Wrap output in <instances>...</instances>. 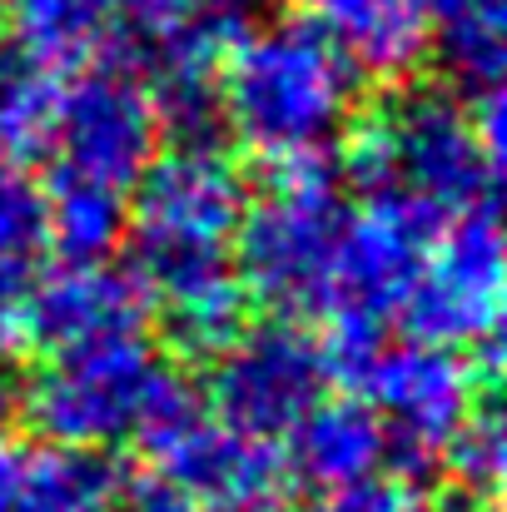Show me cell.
Wrapping results in <instances>:
<instances>
[{
  "label": "cell",
  "instance_id": "1",
  "mask_svg": "<svg viewBox=\"0 0 507 512\" xmlns=\"http://www.w3.org/2000/svg\"><path fill=\"white\" fill-rule=\"evenodd\" d=\"M358 100V70L309 20L249 30L219 70V125L264 160L324 155Z\"/></svg>",
  "mask_w": 507,
  "mask_h": 512
},
{
  "label": "cell",
  "instance_id": "2",
  "mask_svg": "<svg viewBox=\"0 0 507 512\" xmlns=\"http://www.w3.org/2000/svg\"><path fill=\"white\" fill-rule=\"evenodd\" d=\"M343 174L368 194H398L438 219L493 204L498 155L488 150L473 105L448 90H413L343 125Z\"/></svg>",
  "mask_w": 507,
  "mask_h": 512
},
{
  "label": "cell",
  "instance_id": "3",
  "mask_svg": "<svg viewBox=\"0 0 507 512\" xmlns=\"http://www.w3.org/2000/svg\"><path fill=\"white\" fill-rule=\"evenodd\" d=\"M343 219L324 155L269 160L264 194L244 204L234 229V274L244 294L269 304L279 319L324 314Z\"/></svg>",
  "mask_w": 507,
  "mask_h": 512
},
{
  "label": "cell",
  "instance_id": "4",
  "mask_svg": "<svg viewBox=\"0 0 507 512\" xmlns=\"http://www.w3.org/2000/svg\"><path fill=\"white\" fill-rule=\"evenodd\" d=\"M244 204V179L214 145H174L169 155H155L135 179V199L125 204L145 294L234 269L229 249Z\"/></svg>",
  "mask_w": 507,
  "mask_h": 512
},
{
  "label": "cell",
  "instance_id": "5",
  "mask_svg": "<svg viewBox=\"0 0 507 512\" xmlns=\"http://www.w3.org/2000/svg\"><path fill=\"white\" fill-rule=\"evenodd\" d=\"M160 373L165 363L150 353L145 334L50 353V363L20 383V413L45 443L105 453L135 438Z\"/></svg>",
  "mask_w": 507,
  "mask_h": 512
},
{
  "label": "cell",
  "instance_id": "6",
  "mask_svg": "<svg viewBox=\"0 0 507 512\" xmlns=\"http://www.w3.org/2000/svg\"><path fill=\"white\" fill-rule=\"evenodd\" d=\"M45 150L55 155V179L130 194L160 150V115L145 80L115 65L75 75L55 95Z\"/></svg>",
  "mask_w": 507,
  "mask_h": 512
},
{
  "label": "cell",
  "instance_id": "7",
  "mask_svg": "<svg viewBox=\"0 0 507 512\" xmlns=\"http://www.w3.org/2000/svg\"><path fill=\"white\" fill-rule=\"evenodd\" d=\"M503 274V234L493 204L453 214V224L433 234L398 314L423 343L493 348L503 319Z\"/></svg>",
  "mask_w": 507,
  "mask_h": 512
},
{
  "label": "cell",
  "instance_id": "8",
  "mask_svg": "<svg viewBox=\"0 0 507 512\" xmlns=\"http://www.w3.org/2000/svg\"><path fill=\"white\" fill-rule=\"evenodd\" d=\"M324 383H329V363L319 339H309L289 319H274L244 329L214 358L204 403L219 423L274 443L324 398Z\"/></svg>",
  "mask_w": 507,
  "mask_h": 512
},
{
  "label": "cell",
  "instance_id": "9",
  "mask_svg": "<svg viewBox=\"0 0 507 512\" xmlns=\"http://www.w3.org/2000/svg\"><path fill=\"white\" fill-rule=\"evenodd\" d=\"M358 388H368L373 398V413L388 433V458L408 468L438 463L443 443L483 403L478 368L458 348L423 339L403 343V348H378Z\"/></svg>",
  "mask_w": 507,
  "mask_h": 512
},
{
  "label": "cell",
  "instance_id": "10",
  "mask_svg": "<svg viewBox=\"0 0 507 512\" xmlns=\"http://www.w3.org/2000/svg\"><path fill=\"white\" fill-rule=\"evenodd\" d=\"M438 229L443 219L433 209L398 194L368 199V209L348 214L338 234L329 304H324L329 324H358L383 334V324L403 309Z\"/></svg>",
  "mask_w": 507,
  "mask_h": 512
},
{
  "label": "cell",
  "instance_id": "11",
  "mask_svg": "<svg viewBox=\"0 0 507 512\" xmlns=\"http://www.w3.org/2000/svg\"><path fill=\"white\" fill-rule=\"evenodd\" d=\"M145 324H150V294L140 274L90 259V264H65L45 274L40 284L30 279L15 343L40 348L50 358V353L90 348V343L135 339L145 334Z\"/></svg>",
  "mask_w": 507,
  "mask_h": 512
},
{
  "label": "cell",
  "instance_id": "12",
  "mask_svg": "<svg viewBox=\"0 0 507 512\" xmlns=\"http://www.w3.org/2000/svg\"><path fill=\"white\" fill-rule=\"evenodd\" d=\"M160 478L194 503L229 512H279L294 483L289 458L269 438L239 433L214 413L160 458Z\"/></svg>",
  "mask_w": 507,
  "mask_h": 512
},
{
  "label": "cell",
  "instance_id": "13",
  "mask_svg": "<svg viewBox=\"0 0 507 512\" xmlns=\"http://www.w3.org/2000/svg\"><path fill=\"white\" fill-rule=\"evenodd\" d=\"M314 30L373 80H408L433 55V0H309Z\"/></svg>",
  "mask_w": 507,
  "mask_h": 512
},
{
  "label": "cell",
  "instance_id": "14",
  "mask_svg": "<svg viewBox=\"0 0 507 512\" xmlns=\"http://www.w3.org/2000/svg\"><path fill=\"white\" fill-rule=\"evenodd\" d=\"M120 478L100 453L0 438V512H120Z\"/></svg>",
  "mask_w": 507,
  "mask_h": 512
},
{
  "label": "cell",
  "instance_id": "15",
  "mask_svg": "<svg viewBox=\"0 0 507 512\" xmlns=\"http://www.w3.org/2000/svg\"><path fill=\"white\" fill-rule=\"evenodd\" d=\"M383 458H388V433L373 403L363 398H319L289 428V473H299L319 493L373 478Z\"/></svg>",
  "mask_w": 507,
  "mask_h": 512
},
{
  "label": "cell",
  "instance_id": "16",
  "mask_svg": "<svg viewBox=\"0 0 507 512\" xmlns=\"http://www.w3.org/2000/svg\"><path fill=\"white\" fill-rule=\"evenodd\" d=\"M5 25L15 30V50L45 70L90 65L115 35L110 0H10Z\"/></svg>",
  "mask_w": 507,
  "mask_h": 512
},
{
  "label": "cell",
  "instance_id": "17",
  "mask_svg": "<svg viewBox=\"0 0 507 512\" xmlns=\"http://www.w3.org/2000/svg\"><path fill=\"white\" fill-rule=\"evenodd\" d=\"M150 314H160L169 343L184 358H219L249 329V294L234 269H219V274L150 294Z\"/></svg>",
  "mask_w": 507,
  "mask_h": 512
},
{
  "label": "cell",
  "instance_id": "18",
  "mask_svg": "<svg viewBox=\"0 0 507 512\" xmlns=\"http://www.w3.org/2000/svg\"><path fill=\"white\" fill-rule=\"evenodd\" d=\"M125 239V194L55 179L50 189V244L65 254V264L105 259Z\"/></svg>",
  "mask_w": 507,
  "mask_h": 512
},
{
  "label": "cell",
  "instance_id": "19",
  "mask_svg": "<svg viewBox=\"0 0 507 512\" xmlns=\"http://www.w3.org/2000/svg\"><path fill=\"white\" fill-rule=\"evenodd\" d=\"M55 95H60V85L50 80L45 65H35L20 50L0 55V140L15 145L20 155L45 150L50 120H55Z\"/></svg>",
  "mask_w": 507,
  "mask_h": 512
},
{
  "label": "cell",
  "instance_id": "20",
  "mask_svg": "<svg viewBox=\"0 0 507 512\" xmlns=\"http://www.w3.org/2000/svg\"><path fill=\"white\" fill-rule=\"evenodd\" d=\"M438 463L453 473L458 493L463 498H478V503H493L498 488H503V468H507V443H503V418L493 403H478L458 433L443 443Z\"/></svg>",
  "mask_w": 507,
  "mask_h": 512
},
{
  "label": "cell",
  "instance_id": "21",
  "mask_svg": "<svg viewBox=\"0 0 507 512\" xmlns=\"http://www.w3.org/2000/svg\"><path fill=\"white\" fill-rule=\"evenodd\" d=\"M50 244V189L15 160H0V259L30 264Z\"/></svg>",
  "mask_w": 507,
  "mask_h": 512
},
{
  "label": "cell",
  "instance_id": "22",
  "mask_svg": "<svg viewBox=\"0 0 507 512\" xmlns=\"http://www.w3.org/2000/svg\"><path fill=\"white\" fill-rule=\"evenodd\" d=\"M309 512H433L428 498L408 483V478H363V483H348L324 493Z\"/></svg>",
  "mask_w": 507,
  "mask_h": 512
},
{
  "label": "cell",
  "instance_id": "23",
  "mask_svg": "<svg viewBox=\"0 0 507 512\" xmlns=\"http://www.w3.org/2000/svg\"><path fill=\"white\" fill-rule=\"evenodd\" d=\"M110 5H115V15H125L135 30L165 40V35H174L179 25H189V20H194L204 5H214V0H110Z\"/></svg>",
  "mask_w": 507,
  "mask_h": 512
},
{
  "label": "cell",
  "instance_id": "24",
  "mask_svg": "<svg viewBox=\"0 0 507 512\" xmlns=\"http://www.w3.org/2000/svg\"><path fill=\"white\" fill-rule=\"evenodd\" d=\"M25 294H30V264L0 259V339L5 343H15L20 314H25Z\"/></svg>",
  "mask_w": 507,
  "mask_h": 512
},
{
  "label": "cell",
  "instance_id": "25",
  "mask_svg": "<svg viewBox=\"0 0 507 512\" xmlns=\"http://www.w3.org/2000/svg\"><path fill=\"white\" fill-rule=\"evenodd\" d=\"M20 418V383L0 368V438L10 433V423Z\"/></svg>",
  "mask_w": 507,
  "mask_h": 512
},
{
  "label": "cell",
  "instance_id": "26",
  "mask_svg": "<svg viewBox=\"0 0 507 512\" xmlns=\"http://www.w3.org/2000/svg\"><path fill=\"white\" fill-rule=\"evenodd\" d=\"M503 0H433V20H448V15H468V10H493Z\"/></svg>",
  "mask_w": 507,
  "mask_h": 512
},
{
  "label": "cell",
  "instance_id": "27",
  "mask_svg": "<svg viewBox=\"0 0 507 512\" xmlns=\"http://www.w3.org/2000/svg\"><path fill=\"white\" fill-rule=\"evenodd\" d=\"M184 512H229V508H209V503H194V498H189V508Z\"/></svg>",
  "mask_w": 507,
  "mask_h": 512
},
{
  "label": "cell",
  "instance_id": "28",
  "mask_svg": "<svg viewBox=\"0 0 507 512\" xmlns=\"http://www.w3.org/2000/svg\"><path fill=\"white\" fill-rule=\"evenodd\" d=\"M5 10H10V0H0V25H5Z\"/></svg>",
  "mask_w": 507,
  "mask_h": 512
}]
</instances>
